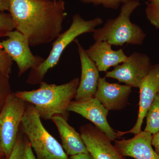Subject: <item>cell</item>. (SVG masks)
<instances>
[{
  "label": "cell",
  "instance_id": "6da1fadb",
  "mask_svg": "<svg viewBox=\"0 0 159 159\" xmlns=\"http://www.w3.org/2000/svg\"><path fill=\"white\" fill-rule=\"evenodd\" d=\"M9 11L16 30L32 47L56 39L67 15L63 0H10Z\"/></svg>",
  "mask_w": 159,
  "mask_h": 159
},
{
  "label": "cell",
  "instance_id": "7a4b0ae2",
  "mask_svg": "<svg viewBox=\"0 0 159 159\" xmlns=\"http://www.w3.org/2000/svg\"><path fill=\"white\" fill-rule=\"evenodd\" d=\"M80 83L78 77L61 85L39 84L37 89L16 92V97L34 106L41 119L51 120L56 116L67 119L69 106L75 98Z\"/></svg>",
  "mask_w": 159,
  "mask_h": 159
},
{
  "label": "cell",
  "instance_id": "3957f363",
  "mask_svg": "<svg viewBox=\"0 0 159 159\" xmlns=\"http://www.w3.org/2000/svg\"><path fill=\"white\" fill-rule=\"evenodd\" d=\"M140 5L139 0H129L122 4L117 17L107 20L102 27L94 30L93 32L94 40L106 41L116 47H121L125 44L142 45L146 34L140 26L130 20L133 12Z\"/></svg>",
  "mask_w": 159,
  "mask_h": 159
},
{
  "label": "cell",
  "instance_id": "277c9868",
  "mask_svg": "<svg viewBox=\"0 0 159 159\" xmlns=\"http://www.w3.org/2000/svg\"><path fill=\"white\" fill-rule=\"evenodd\" d=\"M102 23V20L100 17L85 20L79 14L74 15L70 28L56 39L48 57L37 67L31 69L27 83L35 84L42 82L47 72L57 65L61 54L70 44L81 34L93 32Z\"/></svg>",
  "mask_w": 159,
  "mask_h": 159
},
{
  "label": "cell",
  "instance_id": "5b68a950",
  "mask_svg": "<svg viewBox=\"0 0 159 159\" xmlns=\"http://www.w3.org/2000/svg\"><path fill=\"white\" fill-rule=\"evenodd\" d=\"M21 125L37 159H69L61 145L44 127L39 114L31 103L26 102Z\"/></svg>",
  "mask_w": 159,
  "mask_h": 159
},
{
  "label": "cell",
  "instance_id": "8992f818",
  "mask_svg": "<svg viewBox=\"0 0 159 159\" xmlns=\"http://www.w3.org/2000/svg\"><path fill=\"white\" fill-rule=\"evenodd\" d=\"M26 102L11 93L0 111L1 148L9 158L13 150L26 108Z\"/></svg>",
  "mask_w": 159,
  "mask_h": 159
},
{
  "label": "cell",
  "instance_id": "52a82bcc",
  "mask_svg": "<svg viewBox=\"0 0 159 159\" xmlns=\"http://www.w3.org/2000/svg\"><path fill=\"white\" fill-rule=\"evenodd\" d=\"M152 66L148 55L134 52L122 64L114 67L112 70L107 71L105 77L117 80L131 87L138 88Z\"/></svg>",
  "mask_w": 159,
  "mask_h": 159
},
{
  "label": "cell",
  "instance_id": "ba28073f",
  "mask_svg": "<svg viewBox=\"0 0 159 159\" xmlns=\"http://www.w3.org/2000/svg\"><path fill=\"white\" fill-rule=\"evenodd\" d=\"M6 37L8 38L7 39L0 42V47L16 63L19 76L29 69L37 67L44 60L43 57L32 54L29 40L19 31H10Z\"/></svg>",
  "mask_w": 159,
  "mask_h": 159
},
{
  "label": "cell",
  "instance_id": "9c48e42d",
  "mask_svg": "<svg viewBox=\"0 0 159 159\" xmlns=\"http://www.w3.org/2000/svg\"><path fill=\"white\" fill-rule=\"evenodd\" d=\"M68 110L79 114L91 121L111 141H115L119 138L118 133L115 131L107 122L109 111L95 97L80 101H72Z\"/></svg>",
  "mask_w": 159,
  "mask_h": 159
},
{
  "label": "cell",
  "instance_id": "30bf717a",
  "mask_svg": "<svg viewBox=\"0 0 159 159\" xmlns=\"http://www.w3.org/2000/svg\"><path fill=\"white\" fill-rule=\"evenodd\" d=\"M138 88L140 90V99L136 122L130 130L125 132L118 131L119 137L128 133L136 134L142 131L143 121L159 92V63L152 66Z\"/></svg>",
  "mask_w": 159,
  "mask_h": 159
},
{
  "label": "cell",
  "instance_id": "8fae6325",
  "mask_svg": "<svg viewBox=\"0 0 159 159\" xmlns=\"http://www.w3.org/2000/svg\"><path fill=\"white\" fill-rule=\"evenodd\" d=\"M80 135L89 153L93 159H125L102 131L91 124L83 125Z\"/></svg>",
  "mask_w": 159,
  "mask_h": 159
},
{
  "label": "cell",
  "instance_id": "7c38bea8",
  "mask_svg": "<svg viewBox=\"0 0 159 159\" xmlns=\"http://www.w3.org/2000/svg\"><path fill=\"white\" fill-rule=\"evenodd\" d=\"M74 42L77 45L81 69V78L75 99L80 101L94 97L100 77L96 64L89 57L85 49L78 39H75Z\"/></svg>",
  "mask_w": 159,
  "mask_h": 159
},
{
  "label": "cell",
  "instance_id": "4fadbf2b",
  "mask_svg": "<svg viewBox=\"0 0 159 159\" xmlns=\"http://www.w3.org/2000/svg\"><path fill=\"white\" fill-rule=\"evenodd\" d=\"M132 88L126 84L111 83L106 77H100L94 97L109 111L121 110L128 104Z\"/></svg>",
  "mask_w": 159,
  "mask_h": 159
},
{
  "label": "cell",
  "instance_id": "5bb4252c",
  "mask_svg": "<svg viewBox=\"0 0 159 159\" xmlns=\"http://www.w3.org/2000/svg\"><path fill=\"white\" fill-rule=\"evenodd\" d=\"M151 134L141 131L129 139L115 140L114 146L122 156L135 159H159L152 145Z\"/></svg>",
  "mask_w": 159,
  "mask_h": 159
},
{
  "label": "cell",
  "instance_id": "9a60e30c",
  "mask_svg": "<svg viewBox=\"0 0 159 159\" xmlns=\"http://www.w3.org/2000/svg\"><path fill=\"white\" fill-rule=\"evenodd\" d=\"M85 51L96 64L99 72H106L111 67H115L125 61L128 57L122 49L114 51L111 45L106 41H95Z\"/></svg>",
  "mask_w": 159,
  "mask_h": 159
},
{
  "label": "cell",
  "instance_id": "2e32d148",
  "mask_svg": "<svg viewBox=\"0 0 159 159\" xmlns=\"http://www.w3.org/2000/svg\"><path fill=\"white\" fill-rule=\"evenodd\" d=\"M51 120L58 129L61 146L67 155L89 153L81 135L69 125L66 119L62 116H56Z\"/></svg>",
  "mask_w": 159,
  "mask_h": 159
},
{
  "label": "cell",
  "instance_id": "e0dca14e",
  "mask_svg": "<svg viewBox=\"0 0 159 159\" xmlns=\"http://www.w3.org/2000/svg\"><path fill=\"white\" fill-rule=\"evenodd\" d=\"M146 125L144 131L152 135L159 130V92L154 99L146 116Z\"/></svg>",
  "mask_w": 159,
  "mask_h": 159
},
{
  "label": "cell",
  "instance_id": "ac0fdd59",
  "mask_svg": "<svg viewBox=\"0 0 159 159\" xmlns=\"http://www.w3.org/2000/svg\"><path fill=\"white\" fill-rule=\"evenodd\" d=\"M145 15L152 25L159 29V0H148L145 9Z\"/></svg>",
  "mask_w": 159,
  "mask_h": 159
},
{
  "label": "cell",
  "instance_id": "d6986e66",
  "mask_svg": "<svg viewBox=\"0 0 159 159\" xmlns=\"http://www.w3.org/2000/svg\"><path fill=\"white\" fill-rule=\"evenodd\" d=\"M15 29V25L10 13L0 12V38L6 36Z\"/></svg>",
  "mask_w": 159,
  "mask_h": 159
},
{
  "label": "cell",
  "instance_id": "ffe728a7",
  "mask_svg": "<svg viewBox=\"0 0 159 159\" xmlns=\"http://www.w3.org/2000/svg\"><path fill=\"white\" fill-rule=\"evenodd\" d=\"M82 3L93 4L94 6H102L107 9H117L121 4L127 2L129 0H80Z\"/></svg>",
  "mask_w": 159,
  "mask_h": 159
},
{
  "label": "cell",
  "instance_id": "44dd1931",
  "mask_svg": "<svg viewBox=\"0 0 159 159\" xmlns=\"http://www.w3.org/2000/svg\"><path fill=\"white\" fill-rule=\"evenodd\" d=\"M22 135L18 134L16 143L8 159H24L25 138H23Z\"/></svg>",
  "mask_w": 159,
  "mask_h": 159
},
{
  "label": "cell",
  "instance_id": "7402d4cb",
  "mask_svg": "<svg viewBox=\"0 0 159 159\" xmlns=\"http://www.w3.org/2000/svg\"><path fill=\"white\" fill-rule=\"evenodd\" d=\"M12 61L9 54L0 47V73L9 76L11 73Z\"/></svg>",
  "mask_w": 159,
  "mask_h": 159
},
{
  "label": "cell",
  "instance_id": "603a6c76",
  "mask_svg": "<svg viewBox=\"0 0 159 159\" xmlns=\"http://www.w3.org/2000/svg\"><path fill=\"white\" fill-rule=\"evenodd\" d=\"M24 159H37L34 156L32 148L27 137L25 138V152Z\"/></svg>",
  "mask_w": 159,
  "mask_h": 159
},
{
  "label": "cell",
  "instance_id": "cb8c5ba5",
  "mask_svg": "<svg viewBox=\"0 0 159 159\" xmlns=\"http://www.w3.org/2000/svg\"><path fill=\"white\" fill-rule=\"evenodd\" d=\"M151 143L154 150L159 155V130L152 135Z\"/></svg>",
  "mask_w": 159,
  "mask_h": 159
},
{
  "label": "cell",
  "instance_id": "d4e9b609",
  "mask_svg": "<svg viewBox=\"0 0 159 159\" xmlns=\"http://www.w3.org/2000/svg\"><path fill=\"white\" fill-rule=\"evenodd\" d=\"M10 0H0V12L9 11Z\"/></svg>",
  "mask_w": 159,
  "mask_h": 159
},
{
  "label": "cell",
  "instance_id": "484cf974",
  "mask_svg": "<svg viewBox=\"0 0 159 159\" xmlns=\"http://www.w3.org/2000/svg\"><path fill=\"white\" fill-rule=\"evenodd\" d=\"M70 159H93L89 153H80L70 156Z\"/></svg>",
  "mask_w": 159,
  "mask_h": 159
},
{
  "label": "cell",
  "instance_id": "4316f807",
  "mask_svg": "<svg viewBox=\"0 0 159 159\" xmlns=\"http://www.w3.org/2000/svg\"><path fill=\"white\" fill-rule=\"evenodd\" d=\"M3 154L2 152V148H1V134H0V154Z\"/></svg>",
  "mask_w": 159,
  "mask_h": 159
}]
</instances>
